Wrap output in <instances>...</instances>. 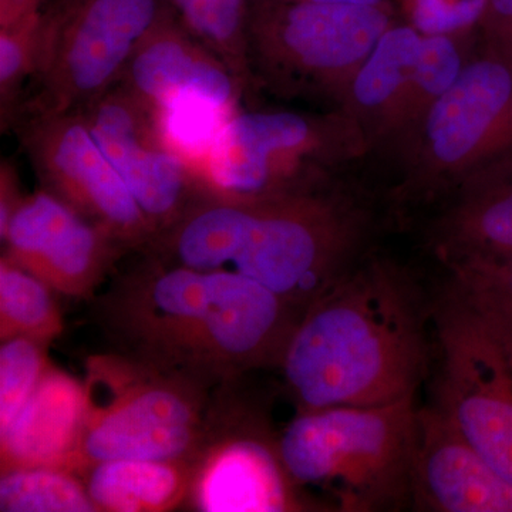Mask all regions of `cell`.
I'll return each mask as SVG.
<instances>
[{
  "label": "cell",
  "instance_id": "obj_22",
  "mask_svg": "<svg viewBox=\"0 0 512 512\" xmlns=\"http://www.w3.org/2000/svg\"><path fill=\"white\" fill-rule=\"evenodd\" d=\"M46 282L0 259V336L2 340L30 338L49 343L63 332L62 313Z\"/></svg>",
  "mask_w": 512,
  "mask_h": 512
},
{
  "label": "cell",
  "instance_id": "obj_26",
  "mask_svg": "<svg viewBox=\"0 0 512 512\" xmlns=\"http://www.w3.org/2000/svg\"><path fill=\"white\" fill-rule=\"evenodd\" d=\"M47 6V5H46ZM45 9L0 26V127L10 131L18 119L23 97L35 74Z\"/></svg>",
  "mask_w": 512,
  "mask_h": 512
},
{
  "label": "cell",
  "instance_id": "obj_32",
  "mask_svg": "<svg viewBox=\"0 0 512 512\" xmlns=\"http://www.w3.org/2000/svg\"><path fill=\"white\" fill-rule=\"evenodd\" d=\"M318 2L348 3V5H382V0H318Z\"/></svg>",
  "mask_w": 512,
  "mask_h": 512
},
{
  "label": "cell",
  "instance_id": "obj_19",
  "mask_svg": "<svg viewBox=\"0 0 512 512\" xmlns=\"http://www.w3.org/2000/svg\"><path fill=\"white\" fill-rule=\"evenodd\" d=\"M420 42L421 33L413 26H390L350 82L343 109L367 144L396 140Z\"/></svg>",
  "mask_w": 512,
  "mask_h": 512
},
{
  "label": "cell",
  "instance_id": "obj_24",
  "mask_svg": "<svg viewBox=\"0 0 512 512\" xmlns=\"http://www.w3.org/2000/svg\"><path fill=\"white\" fill-rule=\"evenodd\" d=\"M2 512H96L82 478L72 468L39 466L2 471Z\"/></svg>",
  "mask_w": 512,
  "mask_h": 512
},
{
  "label": "cell",
  "instance_id": "obj_1",
  "mask_svg": "<svg viewBox=\"0 0 512 512\" xmlns=\"http://www.w3.org/2000/svg\"><path fill=\"white\" fill-rule=\"evenodd\" d=\"M133 255L94 303L111 353L211 389L278 369L303 315L292 303L234 272Z\"/></svg>",
  "mask_w": 512,
  "mask_h": 512
},
{
  "label": "cell",
  "instance_id": "obj_29",
  "mask_svg": "<svg viewBox=\"0 0 512 512\" xmlns=\"http://www.w3.org/2000/svg\"><path fill=\"white\" fill-rule=\"evenodd\" d=\"M480 30L483 45L512 56V0H490Z\"/></svg>",
  "mask_w": 512,
  "mask_h": 512
},
{
  "label": "cell",
  "instance_id": "obj_23",
  "mask_svg": "<svg viewBox=\"0 0 512 512\" xmlns=\"http://www.w3.org/2000/svg\"><path fill=\"white\" fill-rule=\"evenodd\" d=\"M448 288L476 313L512 366V261L447 266Z\"/></svg>",
  "mask_w": 512,
  "mask_h": 512
},
{
  "label": "cell",
  "instance_id": "obj_17",
  "mask_svg": "<svg viewBox=\"0 0 512 512\" xmlns=\"http://www.w3.org/2000/svg\"><path fill=\"white\" fill-rule=\"evenodd\" d=\"M84 383L52 365L8 429L0 431L2 471L18 467L72 468L82 439Z\"/></svg>",
  "mask_w": 512,
  "mask_h": 512
},
{
  "label": "cell",
  "instance_id": "obj_5",
  "mask_svg": "<svg viewBox=\"0 0 512 512\" xmlns=\"http://www.w3.org/2000/svg\"><path fill=\"white\" fill-rule=\"evenodd\" d=\"M218 389L109 353L89 362L86 413L74 468L111 460L194 466L207 446Z\"/></svg>",
  "mask_w": 512,
  "mask_h": 512
},
{
  "label": "cell",
  "instance_id": "obj_14",
  "mask_svg": "<svg viewBox=\"0 0 512 512\" xmlns=\"http://www.w3.org/2000/svg\"><path fill=\"white\" fill-rule=\"evenodd\" d=\"M0 238L3 256L73 298L94 295L130 255L103 228L43 188L23 197Z\"/></svg>",
  "mask_w": 512,
  "mask_h": 512
},
{
  "label": "cell",
  "instance_id": "obj_15",
  "mask_svg": "<svg viewBox=\"0 0 512 512\" xmlns=\"http://www.w3.org/2000/svg\"><path fill=\"white\" fill-rule=\"evenodd\" d=\"M410 508L512 512V484L433 403L419 406Z\"/></svg>",
  "mask_w": 512,
  "mask_h": 512
},
{
  "label": "cell",
  "instance_id": "obj_20",
  "mask_svg": "<svg viewBox=\"0 0 512 512\" xmlns=\"http://www.w3.org/2000/svg\"><path fill=\"white\" fill-rule=\"evenodd\" d=\"M97 511L164 512L184 504L194 466L178 461L111 460L74 468Z\"/></svg>",
  "mask_w": 512,
  "mask_h": 512
},
{
  "label": "cell",
  "instance_id": "obj_2",
  "mask_svg": "<svg viewBox=\"0 0 512 512\" xmlns=\"http://www.w3.org/2000/svg\"><path fill=\"white\" fill-rule=\"evenodd\" d=\"M434 299L406 266L363 255L305 309L278 370L296 409L417 396L434 359Z\"/></svg>",
  "mask_w": 512,
  "mask_h": 512
},
{
  "label": "cell",
  "instance_id": "obj_31",
  "mask_svg": "<svg viewBox=\"0 0 512 512\" xmlns=\"http://www.w3.org/2000/svg\"><path fill=\"white\" fill-rule=\"evenodd\" d=\"M46 5L47 0H0V26L40 12Z\"/></svg>",
  "mask_w": 512,
  "mask_h": 512
},
{
  "label": "cell",
  "instance_id": "obj_12",
  "mask_svg": "<svg viewBox=\"0 0 512 512\" xmlns=\"http://www.w3.org/2000/svg\"><path fill=\"white\" fill-rule=\"evenodd\" d=\"M12 131L43 190L103 228L130 254L151 244L146 217L82 111L20 117Z\"/></svg>",
  "mask_w": 512,
  "mask_h": 512
},
{
  "label": "cell",
  "instance_id": "obj_13",
  "mask_svg": "<svg viewBox=\"0 0 512 512\" xmlns=\"http://www.w3.org/2000/svg\"><path fill=\"white\" fill-rule=\"evenodd\" d=\"M82 114L146 217L153 241L211 191L201 165L168 141L157 111L123 83Z\"/></svg>",
  "mask_w": 512,
  "mask_h": 512
},
{
  "label": "cell",
  "instance_id": "obj_21",
  "mask_svg": "<svg viewBox=\"0 0 512 512\" xmlns=\"http://www.w3.org/2000/svg\"><path fill=\"white\" fill-rule=\"evenodd\" d=\"M185 28L228 67L251 99L255 83L248 62L249 0H167Z\"/></svg>",
  "mask_w": 512,
  "mask_h": 512
},
{
  "label": "cell",
  "instance_id": "obj_3",
  "mask_svg": "<svg viewBox=\"0 0 512 512\" xmlns=\"http://www.w3.org/2000/svg\"><path fill=\"white\" fill-rule=\"evenodd\" d=\"M417 413V396L299 410L279 431V454L293 483L309 497L319 491L329 510H404L410 508Z\"/></svg>",
  "mask_w": 512,
  "mask_h": 512
},
{
  "label": "cell",
  "instance_id": "obj_9",
  "mask_svg": "<svg viewBox=\"0 0 512 512\" xmlns=\"http://www.w3.org/2000/svg\"><path fill=\"white\" fill-rule=\"evenodd\" d=\"M414 192L454 190L512 165V56L483 45L414 131Z\"/></svg>",
  "mask_w": 512,
  "mask_h": 512
},
{
  "label": "cell",
  "instance_id": "obj_4",
  "mask_svg": "<svg viewBox=\"0 0 512 512\" xmlns=\"http://www.w3.org/2000/svg\"><path fill=\"white\" fill-rule=\"evenodd\" d=\"M369 212L333 184L241 201L221 271L258 282L299 311L363 256Z\"/></svg>",
  "mask_w": 512,
  "mask_h": 512
},
{
  "label": "cell",
  "instance_id": "obj_18",
  "mask_svg": "<svg viewBox=\"0 0 512 512\" xmlns=\"http://www.w3.org/2000/svg\"><path fill=\"white\" fill-rule=\"evenodd\" d=\"M433 247L446 268L512 261V165L457 188L436 222Z\"/></svg>",
  "mask_w": 512,
  "mask_h": 512
},
{
  "label": "cell",
  "instance_id": "obj_25",
  "mask_svg": "<svg viewBox=\"0 0 512 512\" xmlns=\"http://www.w3.org/2000/svg\"><path fill=\"white\" fill-rule=\"evenodd\" d=\"M467 60L456 37L421 35L396 140L406 141L413 136L427 111L457 82Z\"/></svg>",
  "mask_w": 512,
  "mask_h": 512
},
{
  "label": "cell",
  "instance_id": "obj_7",
  "mask_svg": "<svg viewBox=\"0 0 512 512\" xmlns=\"http://www.w3.org/2000/svg\"><path fill=\"white\" fill-rule=\"evenodd\" d=\"M367 146L348 114L242 111L220 128L202 163L212 191L261 201L332 180L333 168Z\"/></svg>",
  "mask_w": 512,
  "mask_h": 512
},
{
  "label": "cell",
  "instance_id": "obj_8",
  "mask_svg": "<svg viewBox=\"0 0 512 512\" xmlns=\"http://www.w3.org/2000/svg\"><path fill=\"white\" fill-rule=\"evenodd\" d=\"M167 5V0L47 3L36 70L18 119L90 106L120 82L131 56Z\"/></svg>",
  "mask_w": 512,
  "mask_h": 512
},
{
  "label": "cell",
  "instance_id": "obj_10",
  "mask_svg": "<svg viewBox=\"0 0 512 512\" xmlns=\"http://www.w3.org/2000/svg\"><path fill=\"white\" fill-rule=\"evenodd\" d=\"M431 402L512 484V366L453 289L434 298Z\"/></svg>",
  "mask_w": 512,
  "mask_h": 512
},
{
  "label": "cell",
  "instance_id": "obj_11",
  "mask_svg": "<svg viewBox=\"0 0 512 512\" xmlns=\"http://www.w3.org/2000/svg\"><path fill=\"white\" fill-rule=\"evenodd\" d=\"M237 383L221 389L211 437L195 461L185 503L202 512L318 510L289 477L279 433L264 413L237 397Z\"/></svg>",
  "mask_w": 512,
  "mask_h": 512
},
{
  "label": "cell",
  "instance_id": "obj_16",
  "mask_svg": "<svg viewBox=\"0 0 512 512\" xmlns=\"http://www.w3.org/2000/svg\"><path fill=\"white\" fill-rule=\"evenodd\" d=\"M120 83L157 113L183 99L237 113L244 99L228 67L185 28L170 5L141 40Z\"/></svg>",
  "mask_w": 512,
  "mask_h": 512
},
{
  "label": "cell",
  "instance_id": "obj_28",
  "mask_svg": "<svg viewBox=\"0 0 512 512\" xmlns=\"http://www.w3.org/2000/svg\"><path fill=\"white\" fill-rule=\"evenodd\" d=\"M490 0H404V10L421 35L460 36L480 28Z\"/></svg>",
  "mask_w": 512,
  "mask_h": 512
},
{
  "label": "cell",
  "instance_id": "obj_6",
  "mask_svg": "<svg viewBox=\"0 0 512 512\" xmlns=\"http://www.w3.org/2000/svg\"><path fill=\"white\" fill-rule=\"evenodd\" d=\"M382 5L249 0L248 62L255 87L286 96H333L350 82L390 28Z\"/></svg>",
  "mask_w": 512,
  "mask_h": 512
},
{
  "label": "cell",
  "instance_id": "obj_27",
  "mask_svg": "<svg viewBox=\"0 0 512 512\" xmlns=\"http://www.w3.org/2000/svg\"><path fill=\"white\" fill-rule=\"evenodd\" d=\"M45 342L2 340L0 346V431L8 429L50 366Z\"/></svg>",
  "mask_w": 512,
  "mask_h": 512
},
{
  "label": "cell",
  "instance_id": "obj_30",
  "mask_svg": "<svg viewBox=\"0 0 512 512\" xmlns=\"http://www.w3.org/2000/svg\"><path fill=\"white\" fill-rule=\"evenodd\" d=\"M19 174L12 161L2 160L0 164V237L5 234L16 208L22 202Z\"/></svg>",
  "mask_w": 512,
  "mask_h": 512
}]
</instances>
